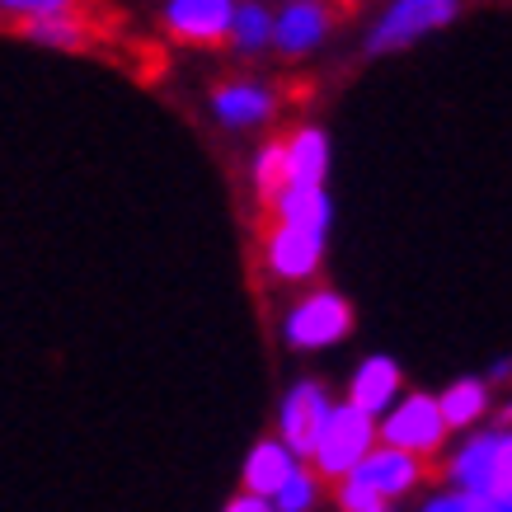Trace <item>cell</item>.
Masks as SVG:
<instances>
[{"instance_id":"obj_13","label":"cell","mask_w":512,"mask_h":512,"mask_svg":"<svg viewBox=\"0 0 512 512\" xmlns=\"http://www.w3.org/2000/svg\"><path fill=\"white\" fill-rule=\"evenodd\" d=\"M437 409H442L447 428H470V423L484 419V409H489V381H480V376L451 381V386L437 395Z\"/></svg>"},{"instance_id":"obj_12","label":"cell","mask_w":512,"mask_h":512,"mask_svg":"<svg viewBox=\"0 0 512 512\" xmlns=\"http://www.w3.org/2000/svg\"><path fill=\"white\" fill-rule=\"evenodd\" d=\"M404 372L390 362V357H367L353 376V390H348V404L357 409H367V414H381L390 400H395V390H400Z\"/></svg>"},{"instance_id":"obj_17","label":"cell","mask_w":512,"mask_h":512,"mask_svg":"<svg viewBox=\"0 0 512 512\" xmlns=\"http://www.w3.org/2000/svg\"><path fill=\"white\" fill-rule=\"evenodd\" d=\"M226 512H273V498H259V494H240L226 503Z\"/></svg>"},{"instance_id":"obj_19","label":"cell","mask_w":512,"mask_h":512,"mask_svg":"<svg viewBox=\"0 0 512 512\" xmlns=\"http://www.w3.org/2000/svg\"><path fill=\"white\" fill-rule=\"evenodd\" d=\"M494 503V512H512V494H498V498H489Z\"/></svg>"},{"instance_id":"obj_14","label":"cell","mask_w":512,"mask_h":512,"mask_svg":"<svg viewBox=\"0 0 512 512\" xmlns=\"http://www.w3.org/2000/svg\"><path fill=\"white\" fill-rule=\"evenodd\" d=\"M231 47H235V52H249V57L273 47V15H268L264 0H235Z\"/></svg>"},{"instance_id":"obj_11","label":"cell","mask_w":512,"mask_h":512,"mask_svg":"<svg viewBox=\"0 0 512 512\" xmlns=\"http://www.w3.org/2000/svg\"><path fill=\"white\" fill-rule=\"evenodd\" d=\"M287 170H292V184H325L329 141L315 123L287 127Z\"/></svg>"},{"instance_id":"obj_1","label":"cell","mask_w":512,"mask_h":512,"mask_svg":"<svg viewBox=\"0 0 512 512\" xmlns=\"http://www.w3.org/2000/svg\"><path fill=\"white\" fill-rule=\"evenodd\" d=\"M315 90H320L315 76H245V71H231V76H217L207 85V99H212V113L226 127H264L287 109H306Z\"/></svg>"},{"instance_id":"obj_20","label":"cell","mask_w":512,"mask_h":512,"mask_svg":"<svg viewBox=\"0 0 512 512\" xmlns=\"http://www.w3.org/2000/svg\"><path fill=\"white\" fill-rule=\"evenodd\" d=\"M498 419H503V423H508V428H512V400L503 404V414H498Z\"/></svg>"},{"instance_id":"obj_4","label":"cell","mask_w":512,"mask_h":512,"mask_svg":"<svg viewBox=\"0 0 512 512\" xmlns=\"http://www.w3.org/2000/svg\"><path fill=\"white\" fill-rule=\"evenodd\" d=\"M372 447H376V414L357 409V404H334L325 428H320V442H315L306 461L320 475V484H339Z\"/></svg>"},{"instance_id":"obj_9","label":"cell","mask_w":512,"mask_h":512,"mask_svg":"<svg viewBox=\"0 0 512 512\" xmlns=\"http://www.w3.org/2000/svg\"><path fill=\"white\" fill-rule=\"evenodd\" d=\"M329 409H334V404H329V395H325L320 381H301V386L282 400L278 428H282V442H287L292 456H311L315 451L320 428H325V419H329Z\"/></svg>"},{"instance_id":"obj_7","label":"cell","mask_w":512,"mask_h":512,"mask_svg":"<svg viewBox=\"0 0 512 512\" xmlns=\"http://www.w3.org/2000/svg\"><path fill=\"white\" fill-rule=\"evenodd\" d=\"M348 334H353V301L334 292L325 278H315L311 292L287 315V343L292 348H329Z\"/></svg>"},{"instance_id":"obj_15","label":"cell","mask_w":512,"mask_h":512,"mask_svg":"<svg viewBox=\"0 0 512 512\" xmlns=\"http://www.w3.org/2000/svg\"><path fill=\"white\" fill-rule=\"evenodd\" d=\"M315 494H320V475H315L311 461H306V466H296L292 475H287V484L273 494V512H306L315 503Z\"/></svg>"},{"instance_id":"obj_2","label":"cell","mask_w":512,"mask_h":512,"mask_svg":"<svg viewBox=\"0 0 512 512\" xmlns=\"http://www.w3.org/2000/svg\"><path fill=\"white\" fill-rule=\"evenodd\" d=\"M423 480V461L409 456L400 447H372L362 461H357L339 484H334V498H339L343 512H367V508H386L390 498L409 494L414 484Z\"/></svg>"},{"instance_id":"obj_16","label":"cell","mask_w":512,"mask_h":512,"mask_svg":"<svg viewBox=\"0 0 512 512\" xmlns=\"http://www.w3.org/2000/svg\"><path fill=\"white\" fill-rule=\"evenodd\" d=\"M423 512H494V503L484 494H466V489H456V494H437L423 503Z\"/></svg>"},{"instance_id":"obj_8","label":"cell","mask_w":512,"mask_h":512,"mask_svg":"<svg viewBox=\"0 0 512 512\" xmlns=\"http://www.w3.org/2000/svg\"><path fill=\"white\" fill-rule=\"evenodd\" d=\"M447 433H451V428H447V419H442V409H437V395L414 390V395H404V400L386 414V423L376 428V442L400 447V451H409V456L428 461V456H437V451H442Z\"/></svg>"},{"instance_id":"obj_18","label":"cell","mask_w":512,"mask_h":512,"mask_svg":"<svg viewBox=\"0 0 512 512\" xmlns=\"http://www.w3.org/2000/svg\"><path fill=\"white\" fill-rule=\"evenodd\" d=\"M512 376V357H503V362H494V372L484 376V381H508Z\"/></svg>"},{"instance_id":"obj_6","label":"cell","mask_w":512,"mask_h":512,"mask_svg":"<svg viewBox=\"0 0 512 512\" xmlns=\"http://www.w3.org/2000/svg\"><path fill=\"white\" fill-rule=\"evenodd\" d=\"M461 10H466L461 0H395L386 15L376 19V29L367 33L362 57H386V52L414 47L423 33L447 29V24L461 15Z\"/></svg>"},{"instance_id":"obj_5","label":"cell","mask_w":512,"mask_h":512,"mask_svg":"<svg viewBox=\"0 0 512 512\" xmlns=\"http://www.w3.org/2000/svg\"><path fill=\"white\" fill-rule=\"evenodd\" d=\"M231 15L235 0H170L156 19V33L165 47L221 52V47H231Z\"/></svg>"},{"instance_id":"obj_10","label":"cell","mask_w":512,"mask_h":512,"mask_svg":"<svg viewBox=\"0 0 512 512\" xmlns=\"http://www.w3.org/2000/svg\"><path fill=\"white\" fill-rule=\"evenodd\" d=\"M292 470H296V456L287 451V442H282V437H259V442H254V451H249L240 484H245V494L273 498L282 484H287V475H292Z\"/></svg>"},{"instance_id":"obj_3","label":"cell","mask_w":512,"mask_h":512,"mask_svg":"<svg viewBox=\"0 0 512 512\" xmlns=\"http://www.w3.org/2000/svg\"><path fill=\"white\" fill-rule=\"evenodd\" d=\"M249 231H254V240H259L254 264L268 268V287H273V282L325 278V273H320V259H325V231H311V226H301V221H282V217L249 221Z\"/></svg>"}]
</instances>
